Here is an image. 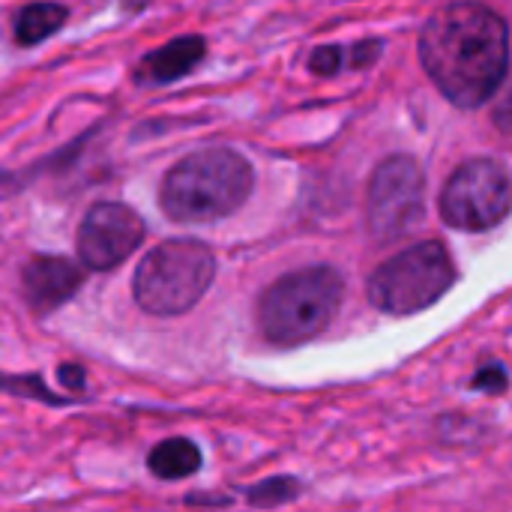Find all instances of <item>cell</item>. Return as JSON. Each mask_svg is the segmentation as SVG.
Returning <instances> with one entry per match:
<instances>
[{
  "label": "cell",
  "mask_w": 512,
  "mask_h": 512,
  "mask_svg": "<svg viewBox=\"0 0 512 512\" xmlns=\"http://www.w3.org/2000/svg\"><path fill=\"white\" fill-rule=\"evenodd\" d=\"M300 495V483L291 477H273L249 489V504L252 507H279L288 504Z\"/></svg>",
  "instance_id": "4fadbf2b"
},
{
  "label": "cell",
  "mask_w": 512,
  "mask_h": 512,
  "mask_svg": "<svg viewBox=\"0 0 512 512\" xmlns=\"http://www.w3.org/2000/svg\"><path fill=\"white\" fill-rule=\"evenodd\" d=\"M345 282L333 267H309L270 285L258 306L261 330L276 345H300L318 336L336 315Z\"/></svg>",
  "instance_id": "3957f363"
},
{
  "label": "cell",
  "mask_w": 512,
  "mask_h": 512,
  "mask_svg": "<svg viewBox=\"0 0 512 512\" xmlns=\"http://www.w3.org/2000/svg\"><path fill=\"white\" fill-rule=\"evenodd\" d=\"M420 57L438 90L474 108L495 96L510 63V33L501 15L480 3L438 9L420 33Z\"/></svg>",
  "instance_id": "6da1fadb"
},
{
  "label": "cell",
  "mask_w": 512,
  "mask_h": 512,
  "mask_svg": "<svg viewBox=\"0 0 512 512\" xmlns=\"http://www.w3.org/2000/svg\"><path fill=\"white\" fill-rule=\"evenodd\" d=\"M204 57V39L198 36H180L156 51H150L141 63V78L153 81V84H168L177 81L180 75H186L192 66H198V60Z\"/></svg>",
  "instance_id": "30bf717a"
},
{
  "label": "cell",
  "mask_w": 512,
  "mask_h": 512,
  "mask_svg": "<svg viewBox=\"0 0 512 512\" xmlns=\"http://www.w3.org/2000/svg\"><path fill=\"white\" fill-rule=\"evenodd\" d=\"M84 276L81 270L66 261V258H51V255H36L21 267V291L24 300L36 312H51L63 306L66 300L75 297L81 288Z\"/></svg>",
  "instance_id": "9c48e42d"
},
{
  "label": "cell",
  "mask_w": 512,
  "mask_h": 512,
  "mask_svg": "<svg viewBox=\"0 0 512 512\" xmlns=\"http://www.w3.org/2000/svg\"><path fill=\"white\" fill-rule=\"evenodd\" d=\"M378 51H381V42H375V39H369V42H360V45H354L351 48V66H366V63H372L375 57H378Z\"/></svg>",
  "instance_id": "e0dca14e"
},
{
  "label": "cell",
  "mask_w": 512,
  "mask_h": 512,
  "mask_svg": "<svg viewBox=\"0 0 512 512\" xmlns=\"http://www.w3.org/2000/svg\"><path fill=\"white\" fill-rule=\"evenodd\" d=\"M456 282V267L441 243H417L384 261L369 279V300L387 315H414L438 303Z\"/></svg>",
  "instance_id": "5b68a950"
},
{
  "label": "cell",
  "mask_w": 512,
  "mask_h": 512,
  "mask_svg": "<svg viewBox=\"0 0 512 512\" xmlns=\"http://www.w3.org/2000/svg\"><path fill=\"white\" fill-rule=\"evenodd\" d=\"M512 207V180L495 159H471L441 192V216L459 231L495 228Z\"/></svg>",
  "instance_id": "8992f818"
},
{
  "label": "cell",
  "mask_w": 512,
  "mask_h": 512,
  "mask_svg": "<svg viewBox=\"0 0 512 512\" xmlns=\"http://www.w3.org/2000/svg\"><path fill=\"white\" fill-rule=\"evenodd\" d=\"M60 381H63V387L66 390H81L84 387V372H81V366H60Z\"/></svg>",
  "instance_id": "ac0fdd59"
},
{
  "label": "cell",
  "mask_w": 512,
  "mask_h": 512,
  "mask_svg": "<svg viewBox=\"0 0 512 512\" xmlns=\"http://www.w3.org/2000/svg\"><path fill=\"white\" fill-rule=\"evenodd\" d=\"M345 66V51L339 48V45H321V48H315L312 51V57H309V69L315 72V75H336L339 69Z\"/></svg>",
  "instance_id": "5bb4252c"
},
{
  "label": "cell",
  "mask_w": 512,
  "mask_h": 512,
  "mask_svg": "<svg viewBox=\"0 0 512 512\" xmlns=\"http://www.w3.org/2000/svg\"><path fill=\"white\" fill-rule=\"evenodd\" d=\"M252 192V165L234 150H201L180 159L162 180V210L174 222H213L234 213Z\"/></svg>",
  "instance_id": "7a4b0ae2"
},
{
  "label": "cell",
  "mask_w": 512,
  "mask_h": 512,
  "mask_svg": "<svg viewBox=\"0 0 512 512\" xmlns=\"http://www.w3.org/2000/svg\"><path fill=\"white\" fill-rule=\"evenodd\" d=\"M216 276L213 252L198 240H168L144 255L135 270L132 291L150 315L189 312Z\"/></svg>",
  "instance_id": "277c9868"
},
{
  "label": "cell",
  "mask_w": 512,
  "mask_h": 512,
  "mask_svg": "<svg viewBox=\"0 0 512 512\" xmlns=\"http://www.w3.org/2000/svg\"><path fill=\"white\" fill-rule=\"evenodd\" d=\"M495 123L504 129V132H510L512 135V78L510 84H507V90H504V96L498 99V105H495Z\"/></svg>",
  "instance_id": "2e32d148"
},
{
  "label": "cell",
  "mask_w": 512,
  "mask_h": 512,
  "mask_svg": "<svg viewBox=\"0 0 512 512\" xmlns=\"http://www.w3.org/2000/svg\"><path fill=\"white\" fill-rule=\"evenodd\" d=\"M426 210V177L411 156H393L378 165L369 186V228L378 240L408 234Z\"/></svg>",
  "instance_id": "52a82bcc"
},
{
  "label": "cell",
  "mask_w": 512,
  "mask_h": 512,
  "mask_svg": "<svg viewBox=\"0 0 512 512\" xmlns=\"http://www.w3.org/2000/svg\"><path fill=\"white\" fill-rule=\"evenodd\" d=\"M198 465H201V453L186 438H171V441H162L150 450V471L159 480L192 477L198 471Z\"/></svg>",
  "instance_id": "8fae6325"
},
{
  "label": "cell",
  "mask_w": 512,
  "mask_h": 512,
  "mask_svg": "<svg viewBox=\"0 0 512 512\" xmlns=\"http://www.w3.org/2000/svg\"><path fill=\"white\" fill-rule=\"evenodd\" d=\"M471 384H474L477 390H486V393H504V390H507V372H504V366L492 363V366L480 369V372L474 375Z\"/></svg>",
  "instance_id": "9a60e30c"
},
{
  "label": "cell",
  "mask_w": 512,
  "mask_h": 512,
  "mask_svg": "<svg viewBox=\"0 0 512 512\" xmlns=\"http://www.w3.org/2000/svg\"><path fill=\"white\" fill-rule=\"evenodd\" d=\"M144 240L141 216L126 204H96L78 228V255L90 270H111L123 264Z\"/></svg>",
  "instance_id": "ba28073f"
},
{
  "label": "cell",
  "mask_w": 512,
  "mask_h": 512,
  "mask_svg": "<svg viewBox=\"0 0 512 512\" xmlns=\"http://www.w3.org/2000/svg\"><path fill=\"white\" fill-rule=\"evenodd\" d=\"M66 21V6L60 3H27L15 15V39L21 45H36L48 39Z\"/></svg>",
  "instance_id": "7c38bea8"
}]
</instances>
